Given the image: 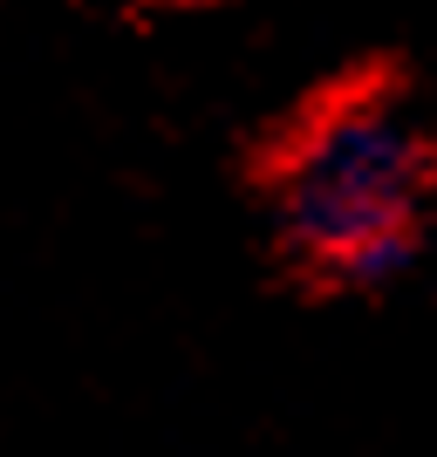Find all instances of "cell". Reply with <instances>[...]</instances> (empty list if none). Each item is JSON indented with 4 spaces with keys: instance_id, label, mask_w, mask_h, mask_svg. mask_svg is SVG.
Segmentation results:
<instances>
[{
    "instance_id": "cell-1",
    "label": "cell",
    "mask_w": 437,
    "mask_h": 457,
    "mask_svg": "<svg viewBox=\"0 0 437 457\" xmlns=\"http://www.w3.org/2000/svg\"><path fill=\"white\" fill-rule=\"evenodd\" d=\"M266 239L307 294H390L437 219V123L397 82L315 96L260 164Z\"/></svg>"
}]
</instances>
